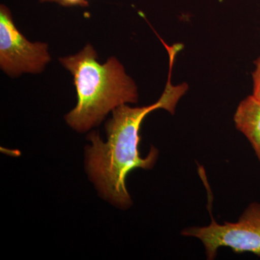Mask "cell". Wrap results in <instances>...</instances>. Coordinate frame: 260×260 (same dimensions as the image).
Here are the masks:
<instances>
[{
	"mask_svg": "<svg viewBox=\"0 0 260 260\" xmlns=\"http://www.w3.org/2000/svg\"><path fill=\"white\" fill-rule=\"evenodd\" d=\"M50 61L45 43H32L20 32L10 10L0 7V66L10 75L42 72Z\"/></svg>",
	"mask_w": 260,
	"mask_h": 260,
	"instance_id": "obj_4",
	"label": "cell"
},
{
	"mask_svg": "<svg viewBox=\"0 0 260 260\" xmlns=\"http://www.w3.org/2000/svg\"><path fill=\"white\" fill-rule=\"evenodd\" d=\"M169 61V78L158 102L143 107L132 108L125 104L116 107L106 125L107 143L95 132L88 137L92 142L91 146L87 149L89 175L101 194L121 208H127L132 203L126 187L127 174L136 168L152 169L158 156V150L154 147L146 158L140 156L138 145L142 122L155 109H164L174 114L179 99L188 89L186 83L172 85L171 75L174 59Z\"/></svg>",
	"mask_w": 260,
	"mask_h": 260,
	"instance_id": "obj_1",
	"label": "cell"
},
{
	"mask_svg": "<svg viewBox=\"0 0 260 260\" xmlns=\"http://www.w3.org/2000/svg\"><path fill=\"white\" fill-rule=\"evenodd\" d=\"M181 234L199 239L208 259H213L220 247L260 256V203L249 205L236 223L219 224L212 218L208 226L187 228Z\"/></svg>",
	"mask_w": 260,
	"mask_h": 260,
	"instance_id": "obj_3",
	"label": "cell"
},
{
	"mask_svg": "<svg viewBox=\"0 0 260 260\" xmlns=\"http://www.w3.org/2000/svg\"><path fill=\"white\" fill-rule=\"evenodd\" d=\"M42 3H56L64 6H73V5H80L85 7L88 5L87 0H39Z\"/></svg>",
	"mask_w": 260,
	"mask_h": 260,
	"instance_id": "obj_7",
	"label": "cell"
},
{
	"mask_svg": "<svg viewBox=\"0 0 260 260\" xmlns=\"http://www.w3.org/2000/svg\"><path fill=\"white\" fill-rule=\"evenodd\" d=\"M59 61L74 78L78 104L66 121L77 131H88L116 107L138 102L136 85L115 57L100 64L96 52L88 44L78 54Z\"/></svg>",
	"mask_w": 260,
	"mask_h": 260,
	"instance_id": "obj_2",
	"label": "cell"
},
{
	"mask_svg": "<svg viewBox=\"0 0 260 260\" xmlns=\"http://www.w3.org/2000/svg\"><path fill=\"white\" fill-rule=\"evenodd\" d=\"M236 126L245 135L260 161V101L249 95L239 104L234 115Z\"/></svg>",
	"mask_w": 260,
	"mask_h": 260,
	"instance_id": "obj_5",
	"label": "cell"
},
{
	"mask_svg": "<svg viewBox=\"0 0 260 260\" xmlns=\"http://www.w3.org/2000/svg\"><path fill=\"white\" fill-rule=\"evenodd\" d=\"M256 69L253 73V94L256 99L260 101V56L256 61Z\"/></svg>",
	"mask_w": 260,
	"mask_h": 260,
	"instance_id": "obj_6",
	"label": "cell"
}]
</instances>
